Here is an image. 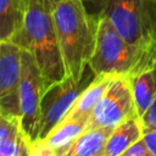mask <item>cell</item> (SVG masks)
Masks as SVG:
<instances>
[{
	"label": "cell",
	"mask_w": 156,
	"mask_h": 156,
	"mask_svg": "<svg viewBox=\"0 0 156 156\" xmlns=\"http://www.w3.org/2000/svg\"><path fill=\"white\" fill-rule=\"evenodd\" d=\"M52 18L66 74L79 78L94 52L99 17L80 0H63L54 5Z\"/></svg>",
	"instance_id": "1"
},
{
	"label": "cell",
	"mask_w": 156,
	"mask_h": 156,
	"mask_svg": "<svg viewBox=\"0 0 156 156\" xmlns=\"http://www.w3.org/2000/svg\"><path fill=\"white\" fill-rule=\"evenodd\" d=\"M10 40L21 50L32 54L48 88L67 77L51 7L37 0H29L23 22Z\"/></svg>",
	"instance_id": "2"
},
{
	"label": "cell",
	"mask_w": 156,
	"mask_h": 156,
	"mask_svg": "<svg viewBox=\"0 0 156 156\" xmlns=\"http://www.w3.org/2000/svg\"><path fill=\"white\" fill-rule=\"evenodd\" d=\"M89 67L95 76H128L156 67V50L127 41L106 16H99L94 52Z\"/></svg>",
	"instance_id": "3"
},
{
	"label": "cell",
	"mask_w": 156,
	"mask_h": 156,
	"mask_svg": "<svg viewBox=\"0 0 156 156\" xmlns=\"http://www.w3.org/2000/svg\"><path fill=\"white\" fill-rule=\"evenodd\" d=\"M101 15L130 44L156 50V1L105 0Z\"/></svg>",
	"instance_id": "4"
},
{
	"label": "cell",
	"mask_w": 156,
	"mask_h": 156,
	"mask_svg": "<svg viewBox=\"0 0 156 156\" xmlns=\"http://www.w3.org/2000/svg\"><path fill=\"white\" fill-rule=\"evenodd\" d=\"M95 77V73L88 65L79 78L67 76L45 90L40 104L39 140H44L49 133L63 121L79 95L89 87Z\"/></svg>",
	"instance_id": "5"
},
{
	"label": "cell",
	"mask_w": 156,
	"mask_h": 156,
	"mask_svg": "<svg viewBox=\"0 0 156 156\" xmlns=\"http://www.w3.org/2000/svg\"><path fill=\"white\" fill-rule=\"evenodd\" d=\"M133 117H138V113L130 77L115 76L93 108L85 129L115 128L123 121Z\"/></svg>",
	"instance_id": "6"
},
{
	"label": "cell",
	"mask_w": 156,
	"mask_h": 156,
	"mask_svg": "<svg viewBox=\"0 0 156 156\" xmlns=\"http://www.w3.org/2000/svg\"><path fill=\"white\" fill-rule=\"evenodd\" d=\"M48 89L45 78L30 52L22 50V72L20 82L21 127L32 143L39 140L40 104Z\"/></svg>",
	"instance_id": "7"
},
{
	"label": "cell",
	"mask_w": 156,
	"mask_h": 156,
	"mask_svg": "<svg viewBox=\"0 0 156 156\" xmlns=\"http://www.w3.org/2000/svg\"><path fill=\"white\" fill-rule=\"evenodd\" d=\"M21 72L22 50L11 40L0 41V113L20 119Z\"/></svg>",
	"instance_id": "8"
},
{
	"label": "cell",
	"mask_w": 156,
	"mask_h": 156,
	"mask_svg": "<svg viewBox=\"0 0 156 156\" xmlns=\"http://www.w3.org/2000/svg\"><path fill=\"white\" fill-rule=\"evenodd\" d=\"M113 128L85 129L79 136L55 151L56 156H102Z\"/></svg>",
	"instance_id": "9"
},
{
	"label": "cell",
	"mask_w": 156,
	"mask_h": 156,
	"mask_svg": "<svg viewBox=\"0 0 156 156\" xmlns=\"http://www.w3.org/2000/svg\"><path fill=\"white\" fill-rule=\"evenodd\" d=\"M144 135L143 123L139 117L123 121L112 129L102 156H119Z\"/></svg>",
	"instance_id": "10"
},
{
	"label": "cell",
	"mask_w": 156,
	"mask_h": 156,
	"mask_svg": "<svg viewBox=\"0 0 156 156\" xmlns=\"http://www.w3.org/2000/svg\"><path fill=\"white\" fill-rule=\"evenodd\" d=\"M113 77L115 76L111 74L96 76L94 80L89 84V87L79 95L73 107L69 110V112L63 119H78V121L88 122L93 108L95 107L96 102L100 100V98L107 89Z\"/></svg>",
	"instance_id": "11"
},
{
	"label": "cell",
	"mask_w": 156,
	"mask_h": 156,
	"mask_svg": "<svg viewBox=\"0 0 156 156\" xmlns=\"http://www.w3.org/2000/svg\"><path fill=\"white\" fill-rule=\"evenodd\" d=\"M130 84L136 113L141 118L156 100V67L134 74L130 77Z\"/></svg>",
	"instance_id": "12"
},
{
	"label": "cell",
	"mask_w": 156,
	"mask_h": 156,
	"mask_svg": "<svg viewBox=\"0 0 156 156\" xmlns=\"http://www.w3.org/2000/svg\"><path fill=\"white\" fill-rule=\"evenodd\" d=\"M26 0H0V41L10 40L23 22Z\"/></svg>",
	"instance_id": "13"
},
{
	"label": "cell",
	"mask_w": 156,
	"mask_h": 156,
	"mask_svg": "<svg viewBox=\"0 0 156 156\" xmlns=\"http://www.w3.org/2000/svg\"><path fill=\"white\" fill-rule=\"evenodd\" d=\"M87 127L85 121L78 119H63L61 121L43 140L51 149L56 150L58 147L65 146L77 136H79Z\"/></svg>",
	"instance_id": "14"
},
{
	"label": "cell",
	"mask_w": 156,
	"mask_h": 156,
	"mask_svg": "<svg viewBox=\"0 0 156 156\" xmlns=\"http://www.w3.org/2000/svg\"><path fill=\"white\" fill-rule=\"evenodd\" d=\"M32 141L23 133L12 139L0 140V156H29Z\"/></svg>",
	"instance_id": "15"
},
{
	"label": "cell",
	"mask_w": 156,
	"mask_h": 156,
	"mask_svg": "<svg viewBox=\"0 0 156 156\" xmlns=\"http://www.w3.org/2000/svg\"><path fill=\"white\" fill-rule=\"evenodd\" d=\"M23 133L24 132L22 130L20 118L7 117L0 113V140L12 139Z\"/></svg>",
	"instance_id": "16"
},
{
	"label": "cell",
	"mask_w": 156,
	"mask_h": 156,
	"mask_svg": "<svg viewBox=\"0 0 156 156\" xmlns=\"http://www.w3.org/2000/svg\"><path fill=\"white\" fill-rule=\"evenodd\" d=\"M119 156H152V154L150 152V150L147 149V146L145 145V143L141 138L139 141L133 144L129 149H127Z\"/></svg>",
	"instance_id": "17"
},
{
	"label": "cell",
	"mask_w": 156,
	"mask_h": 156,
	"mask_svg": "<svg viewBox=\"0 0 156 156\" xmlns=\"http://www.w3.org/2000/svg\"><path fill=\"white\" fill-rule=\"evenodd\" d=\"M29 156H56L54 149L46 145L43 140H38L32 144L30 155Z\"/></svg>",
	"instance_id": "18"
},
{
	"label": "cell",
	"mask_w": 156,
	"mask_h": 156,
	"mask_svg": "<svg viewBox=\"0 0 156 156\" xmlns=\"http://www.w3.org/2000/svg\"><path fill=\"white\" fill-rule=\"evenodd\" d=\"M140 121L143 123L144 130L156 129V100L154 101V104L151 105V107L149 108V111L140 118Z\"/></svg>",
	"instance_id": "19"
},
{
	"label": "cell",
	"mask_w": 156,
	"mask_h": 156,
	"mask_svg": "<svg viewBox=\"0 0 156 156\" xmlns=\"http://www.w3.org/2000/svg\"><path fill=\"white\" fill-rule=\"evenodd\" d=\"M143 140L147 146V149L150 150V152L152 154V156H156V129L144 130Z\"/></svg>",
	"instance_id": "20"
},
{
	"label": "cell",
	"mask_w": 156,
	"mask_h": 156,
	"mask_svg": "<svg viewBox=\"0 0 156 156\" xmlns=\"http://www.w3.org/2000/svg\"><path fill=\"white\" fill-rule=\"evenodd\" d=\"M83 2V5L85 6V9L94 16L99 17L102 7H104V2L105 0H80Z\"/></svg>",
	"instance_id": "21"
},
{
	"label": "cell",
	"mask_w": 156,
	"mask_h": 156,
	"mask_svg": "<svg viewBox=\"0 0 156 156\" xmlns=\"http://www.w3.org/2000/svg\"><path fill=\"white\" fill-rule=\"evenodd\" d=\"M27 2L29 1V0H26ZM37 1H40V2H43L44 5H46V6H49V7H54V5H56L57 2H60V1H63V0H37Z\"/></svg>",
	"instance_id": "22"
},
{
	"label": "cell",
	"mask_w": 156,
	"mask_h": 156,
	"mask_svg": "<svg viewBox=\"0 0 156 156\" xmlns=\"http://www.w3.org/2000/svg\"><path fill=\"white\" fill-rule=\"evenodd\" d=\"M154 1H156V0H154Z\"/></svg>",
	"instance_id": "23"
}]
</instances>
